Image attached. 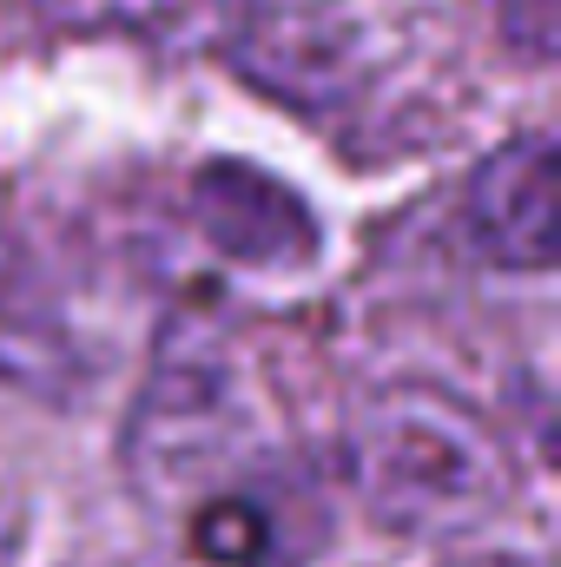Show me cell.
Here are the masks:
<instances>
[{
    "instance_id": "cell-1",
    "label": "cell",
    "mask_w": 561,
    "mask_h": 567,
    "mask_svg": "<svg viewBox=\"0 0 561 567\" xmlns=\"http://www.w3.org/2000/svg\"><path fill=\"white\" fill-rule=\"evenodd\" d=\"M344 468L364 515L410 542H456L516 495L496 423L442 383H384L344 423Z\"/></svg>"
},
{
    "instance_id": "cell-2",
    "label": "cell",
    "mask_w": 561,
    "mask_h": 567,
    "mask_svg": "<svg viewBox=\"0 0 561 567\" xmlns=\"http://www.w3.org/2000/svg\"><path fill=\"white\" fill-rule=\"evenodd\" d=\"M265 429L252 403L245 357L232 350L225 323L205 310H178L159 343L145 390L126 416V475L159 508H198L212 495L245 488L258 475Z\"/></svg>"
},
{
    "instance_id": "cell-3",
    "label": "cell",
    "mask_w": 561,
    "mask_h": 567,
    "mask_svg": "<svg viewBox=\"0 0 561 567\" xmlns=\"http://www.w3.org/2000/svg\"><path fill=\"white\" fill-rule=\"evenodd\" d=\"M462 231L496 271H549L561 251L555 231V133H516L496 145L462 192Z\"/></svg>"
},
{
    "instance_id": "cell-4",
    "label": "cell",
    "mask_w": 561,
    "mask_h": 567,
    "mask_svg": "<svg viewBox=\"0 0 561 567\" xmlns=\"http://www.w3.org/2000/svg\"><path fill=\"white\" fill-rule=\"evenodd\" d=\"M192 225L205 231V245H218L232 265H310L317 258V218L310 205L258 165L238 158H212L192 172Z\"/></svg>"
},
{
    "instance_id": "cell-5",
    "label": "cell",
    "mask_w": 561,
    "mask_h": 567,
    "mask_svg": "<svg viewBox=\"0 0 561 567\" xmlns=\"http://www.w3.org/2000/svg\"><path fill=\"white\" fill-rule=\"evenodd\" d=\"M0 383L40 403H73L86 383V350L67 323L60 290L7 225H0Z\"/></svg>"
},
{
    "instance_id": "cell-6",
    "label": "cell",
    "mask_w": 561,
    "mask_h": 567,
    "mask_svg": "<svg viewBox=\"0 0 561 567\" xmlns=\"http://www.w3.org/2000/svg\"><path fill=\"white\" fill-rule=\"evenodd\" d=\"M238 73H252L284 106H324L357 80V27L324 7H265L238 33Z\"/></svg>"
},
{
    "instance_id": "cell-7",
    "label": "cell",
    "mask_w": 561,
    "mask_h": 567,
    "mask_svg": "<svg viewBox=\"0 0 561 567\" xmlns=\"http://www.w3.org/2000/svg\"><path fill=\"white\" fill-rule=\"evenodd\" d=\"M496 33L516 60L549 66L561 47V0H496Z\"/></svg>"
},
{
    "instance_id": "cell-8",
    "label": "cell",
    "mask_w": 561,
    "mask_h": 567,
    "mask_svg": "<svg viewBox=\"0 0 561 567\" xmlns=\"http://www.w3.org/2000/svg\"><path fill=\"white\" fill-rule=\"evenodd\" d=\"M40 20L67 27V33H106V27H145L159 20L165 0H33Z\"/></svg>"
},
{
    "instance_id": "cell-9",
    "label": "cell",
    "mask_w": 561,
    "mask_h": 567,
    "mask_svg": "<svg viewBox=\"0 0 561 567\" xmlns=\"http://www.w3.org/2000/svg\"><path fill=\"white\" fill-rule=\"evenodd\" d=\"M449 567H522V561H509V555H469V561H449Z\"/></svg>"
}]
</instances>
